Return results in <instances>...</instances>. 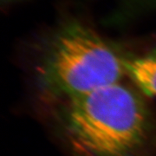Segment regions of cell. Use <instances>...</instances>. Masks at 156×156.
<instances>
[{
	"label": "cell",
	"mask_w": 156,
	"mask_h": 156,
	"mask_svg": "<svg viewBox=\"0 0 156 156\" xmlns=\"http://www.w3.org/2000/svg\"><path fill=\"white\" fill-rule=\"evenodd\" d=\"M126 59L91 29L70 23L51 38L37 69L42 89L70 100L119 83Z\"/></svg>",
	"instance_id": "cell-2"
},
{
	"label": "cell",
	"mask_w": 156,
	"mask_h": 156,
	"mask_svg": "<svg viewBox=\"0 0 156 156\" xmlns=\"http://www.w3.org/2000/svg\"><path fill=\"white\" fill-rule=\"evenodd\" d=\"M126 73L142 93L156 96V48L144 55L126 59Z\"/></svg>",
	"instance_id": "cell-3"
},
{
	"label": "cell",
	"mask_w": 156,
	"mask_h": 156,
	"mask_svg": "<svg viewBox=\"0 0 156 156\" xmlns=\"http://www.w3.org/2000/svg\"><path fill=\"white\" fill-rule=\"evenodd\" d=\"M65 101V134L83 155L132 156L145 142L148 112L127 86L113 84Z\"/></svg>",
	"instance_id": "cell-1"
}]
</instances>
